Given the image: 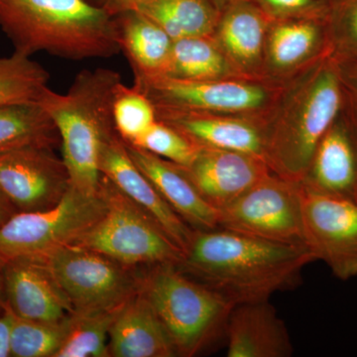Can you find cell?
<instances>
[{
  "instance_id": "1",
  "label": "cell",
  "mask_w": 357,
  "mask_h": 357,
  "mask_svg": "<svg viewBox=\"0 0 357 357\" xmlns=\"http://www.w3.org/2000/svg\"><path fill=\"white\" fill-rule=\"evenodd\" d=\"M317 260L306 244L277 243L223 227L194 230L181 271L232 304L268 301L294 287Z\"/></svg>"
},
{
  "instance_id": "2",
  "label": "cell",
  "mask_w": 357,
  "mask_h": 357,
  "mask_svg": "<svg viewBox=\"0 0 357 357\" xmlns=\"http://www.w3.org/2000/svg\"><path fill=\"white\" fill-rule=\"evenodd\" d=\"M345 100L337 61L331 54L289 79L264 126V158L271 172L300 183Z\"/></svg>"
},
{
  "instance_id": "3",
  "label": "cell",
  "mask_w": 357,
  "mask_h": 357,
  "mask_svg": "<svg viewBox=\"0 0 357 357\" xmlns=\"http://www.w3.org/2000/svg\"><path fill=\"white\" fill-rule=\"evenodd\" d=\"M0 28L14 52H39L67 60L121 53L114 17L89 0H0Z\"/></svg>"
},
{
  "instance_id": "4",
  "label": "cell",
  "mask_w": 357,
  "mask_h": 357,
  "mask_svg": "<svg viewBox=\"0 0 357 357\" xmlns=\"http://www.w3.org/2000/svg\"><path fill=\"white\" fill-rule=\"evenodd\" d=\"M122 83L116 70L98 68L77 73L67 93L45 89L38 103L56 124L70 187L84 194L100 190V152L116 134L115 91Z\"/></svg>"
},
{
  "instance_id": "5",
  "label": "cell",
  "mask_w": 357,
  "mask_h": 357,
  "mask_svg": "<svg viewBox=\"0 0 357 357\" xmlns=\"http://www.w3.org/2000/svg\"><path fill=\"white\" fill-rule=\"evenodd\" d=\"M139 290L158 314L180 356H196L225 337L236 306L174 264L151 266L141 277Z\"/></svg>"
},
{
  "instance_id": "6",
  "label": "cell",
  "mask_w": 357,
  "mask_h": 357,
  "mask_svg": "<svg viewBox=\"0 0 357 357\" xmlns=\"http://www.w3.org/2000/svg\"><path fill=\"white\" fill-rule=\"evenodd\" d=\"M100 190L107 211L73 244L98 251L130 268L182 262V249L146 211L103 176Z\"/></svg>"
},
{
  "instance_id": "7",
  "label": "cell",
  "mask_w": 357,
  "mask_h": 357,
  "mask_svg": "<svg viewBox=\"0 0 357 357\" xmlns=\"http://www.w3.org/2000/svg\"><path fill=\"white\" fill-rule=\"evenodd\" d=\"M286 83L248 77L191 82L159 77L134 79L133 86L156 107L238 115L265 126Z\"/></svg>"
},
{
  "instance_id": "8",
  "label": "cell",
  "mask_w": 357,
  "mask_h": 357,
  "mask_svg": "<svg viewBox=\"0 0 357 357\" xmlns=\"http://www.w3.org/2000/svg\"><path fill=\"white\" fill-rule=\"evenodd\" d=\"M107 211L102 190L84 194L70 187L63 199L44 211L16 213L0 227V257L42 258L70 245Z\"/></svg>"
},
{
  "instance_id": "9",
  "label": "cell",
  "mask_w": 357,
  "mask_h": 357,
  "mask_svg": "<svg viewBox=\"0 0 357 357\" xmlns=\"http://www.w3.org/2000/svg\"><path fill=\"white\" fill-rule=\"evenodd\" d=\"M50 268L75 311L112 309L140 288L141 277L98 251L70 244L39 258Z\"/></svg>"
},
{
  "instance_id": "10",
  "label": "cell",
  "mask_w": 357,
  "mask_h": 357,
  "mask_svg": "<svg viewBox=\"0 0 357 357\" xmlns=\"http://www.w3.org/2000/svg\"><path fill=\"white\" fill-rule=\"evenodd\" d=\"M218 227L277 243L306 244L300 183L268 174L220 210Z\"/></svg>"
},
{
  "instance_id": "11",
  "label": "cell",
  "mask_w": 357,
  "mask_h": 357,
  "mask_svg": "<svg viewBox=\"0 0 357 357\" xmlns=\"http://www.w3.org/2000/svg\"><path fill=\"white\" fill-rule=\"evenodd\" d=\"M300 185L307 245L340 280L357 277V202Z\"/></svg>"
},
{
  "instance_id": "12",
  "label": "cell",
  "mask_w": 357,
  "mask_h": 357,
  "mask_svg": "<svg viewBox=\"0 0 357 357\" xmlns=\"http://www.w3.org/2000/svg\"><path fill=\"white\" fill-rule=\"evenodd\" d=\"M70 187L64 161L54 149L27 148L0 154V192L17 213L50 208Z\"/></svg>"
},
{
  "instance_id": "13",
  "label": "cell",
  "mask_w": 357,
  "mask_h": 357,
  "mask_svg": "<svg viewBox=\"0 0 357 357\" xmlns=\"http://www.w3.org/2000/svg\"><path fill=\"white\" fill-rule=\"evenodd\" d=\"M300 183L314 192L357 202V116L347 100L319 140Z\"/></svg>"
},
{
  "instance_id": "14",
  "label": "cell",
  "mask_w": 357,
  "mask_h": 357,
  "mask_svg": "<svg viewBox=\"0 0 357 357\" xmlns=\"http://www.w3.org/2000/svg\"><path fill=\"white\" fill-rule=\"evenodd\" d=\"M3 279L6 307L18 318L62 321L75 312L50 268L39 258L6 260Z\"/></svg>"
},
{
  "instance_id": "15",
  "label": "cell",
  "mask_w": 357,
  "mask_h": 357,
  "mask_svg": "<svg viewBox=\"0 0 357 357\" xmlns=\"http://www.w3.org/2000/svg\"><path fill=\"white\" fill-rule=\"evenodd\" d=\"M100 171L122 194L154 218L185 253L194 229L178 217L149 178L136 166L128 153L126 143L119 133L112 136L103 145Z\"/></svg>"
},
{
  "instance_id": "16",
  "label": "cell",
  "mask_w": 357,
  "mask_h": 357,
  "mask_svg": "<svg viewBox=\"0 0 357 357\" xmlns=\"http://www.w3.org/2000/svg\"><path fill=\"white\" fill-rule=\"evenodd\" d=\"M180 167L202 197L218 211L271 173L259 157L211 147L199 148L189 166Z\"/></svg>"
},
{
  "instance_id": "17",
  "label": "cell",
  "mask_w": 357,
  "mask_h": 357,
  "mask_svg": "<svg viewBox=\"0 0 357 357\" xmlns=\"http://www.w3.org/2000/svg\"><path fill=\"white\" fill-rule=\"evenodd\" d=\"M331 54L325 17L271 20L265 39L263 75L286 83Z\"/></svg>"
},
{
  "instance_id": "18",
  "label": "cell",
  "mask_w": 357,
  "mask_h": 357,
  "mask_svg": "<svg viewBox=\"0 0 357 357\" xmlns=\"http://www.w3.org/2000/svg\"><path fill=\"white\" fill-rule=\"evenodd\" d=\"M156 112L157 119L178 129L199 146L241 152L265 161L262 121L238 115L168 107H156Z\"/></svg>"
},
{
  "instance_id": "19",
  "label": "cell",
  "mask_w": 357,
  "mask_h": 357,
  "mask_svg": "<svg viewBox=\"0 0 357 357\" xmlns=\"http://www.w3.org/2000/svg\"><path fill=\"white\" fill-rule=\"evenodd\" d=\"M270 22L251 0H236L220 10L211 38L241 77L266 79L263 56Z\"/></svg>"
},
{
  "instance_id": "20",
  "label": "cell",
  "mask_w": 357,
  "mask_h": 357,
  "mask_svg": "<svg viewBox=\"0 0 357 357\" xmlns=\"http://www.w3.org/2000/svg\"><path fill=\"white\" fill-rule=\"evenodd\" d=\"M227 357H289L294 349L283 319L268 301L243 303L230 312Z\"/></svg>"
},
{
  "instance_id": "21",
  "label": "cell",
  "mask_w": 357,
  "mask_h": 357,
  "mask_svg": "<svg viewBox=\"0 0 357 357\" xmlns=\"http://www.w3.org/2000/svg\"><path fill=\"white\" fill-rule=\"evenodd\" d=\"M126 147L136 166L189 227L194 230L220 227V211L202 197L180 166L128 143Z\"/></svg>"
},
{
  "instance_id": "22",
  "label": "cell",
  "mask_w": 357,
  "mask_h": 357,
  "mask_svg": "<svg viewBox=\"0 0 357 357\" xmlns=\"http://www.w3.org/2000/svg\"><path fill=\"white\" fill-rule=\"evenodd\" d=\"M114 357L178 356L170 335L153 307L138 291L121 307L109 331Z\"/></svg>"
},
{
  "instance_id": "23",
  "label": "cell",
  "mask_w": 357,
  "mask_h": 357,
  "mask_svg": "<svg viewBox=\"0 0 357 357\" xmlns=\"http://www.w3.org/2000/svg\"><path fill=\"white\" fill-rule=\"evenodd\" d=\"M114 20L121 50L132 68L134 79L165 76L174 40L139 11H128Z\"/></svg>"
},
{
  "instance_id": "24",
  "label": "cell",
  "mask_w": 357,
  "mask_h": 357,
  "mask_svg": "<svg viewBox=\"0 0 357 357\" xmlns=\"http://www.w3.org/2000/svg\"><path fill=\"white\" fill-rule=\"evenodd\" d=\"M59 145L56 124L38 102L0 105V154Z\"/></svg>"
},
{
  "instance_id": "25",
  "label": "cell",
  "mask_w": 357,
  "mask_h": 357,
  "mask_svg": "<svg viewBox=\"0 0 357 357\" xmlns=\"http://www.w3.org/2000/svg\"><path fill=\"white\" fill-rule=\"evenodd\" d=\"M135 10L153 20L174 41L211 37L220 14L213 0H148Z\"/></svg>"
},
{
  "instance_id": "26",
  "label": "cell",
  "mask_w": 357,
  "mask_h": 357,
  "mask_svg": "<svg viewBox=\"0 0 357 357\" xmlns=\"http://www.w3.org/2000/svg\"><path fill=\"white\" fill-rule=\"evenodd\" d=\"M164 77L191 82L243 77L230 65L211 37L175 40Z\"/></svg>"
},
{
  "instance_id": "27",
  "label": "cell",
  "mask_w": 357,
  "mask_h": 357,
  "mask_svg": "<svg viewBox=\"0 0 357 357\" xmlns=\"http://www.w3.org/2000/svg\"><path fill=\"white\" fill-rule=\"evenodd\" d=\"M123 305L112 309L73 312L64 342L56 357L110 356V328Z\"/></svg>"
},
{
  "instance_id": "28",
  "label": "cell",
  "mask_w": 357,
  "mask_h": 357,
  "mask_svg": "<svg viewBox=\"0 0 357 357\" xmlns=\"http://www.w3.org/2000/svg\"><path fill=\"white\" fill-rule=\"evenodd\" d=\"M50 75L39 63L14 52L0 57V105L38 102Z\"/></svg>"
},
{
  "instance_id": "29",
  "label": "cell",
  "mask_w": 357,
  "mask_h": 357,
  "mask_svg": "<svg viewBox=\"0 0 357 357\" xmlns=\"http://www.w3.org/2000/svg\"><path fill=\"white\" fill-rule=\"evenodd\" d=\"M69 319L43 321L18 318L13 314L10 356L56 357L67 335Z\"/></svg>"
},
{
  "instance_id": "30",
  "label": "cell",
  "mask_w": 357,
  "mask_h": 357,
  "mask_svg": "<svg viewBox=\"0 0 357 357\" xmlns=\"http://www.w3.org/2000/svg\"><path fill=\"white\" fill-rule=\"evenodd\" d=\"M114 121L121 139L132 144L157 121L156 107L144 93L135 86L119 84L114 100Z\"/></svg>"
},
{
  "instance_id": "31",
  "label": "cell",
  "mask_w": 357,
  "mask_h": 357,
  "mask_svg": "<svg viewBox=\"0 0 357 357\" xmlns=\"http://www.w3.org/2000/svg\"><path fill=\"white\" fill-rule=\"evenodd\" d=\"M325 22L331 55L357 59V0H326Z\"/></svg>"
},
{
  "instance_id": "32",
  "label": "cell",
  "mask_w": 357,
  "mask_h": 357,
  "mask_svg": "<svg viewBox=\"0 0 357 357\" xmlns=\"http://www.w3.org/2000/svg\"><path fill=\"white\" fill-rule=\"evenodd\" d=\"M129 145L146 150L182 167L189 166L201 148L178 129L159 119L139 139Z\"/></svg>"
},
{
  "instance_id": "33",
  "label": "cell",
  "mask_w": 357,
  "mask_h": 357,
  "mask_svg": "<svg viewBox=\"0 0 357 357\" xmlns=\"http://www.w3.org/2000/svg\"><path fill=\"white\" fill-rule=\"evenodd\" d=\"M271 20L325 17L326 0H251Z\"/></svg>"
},
{
  "instance_id": "34",
  "label": "cell",
  "mask_w": 357,
  "mask_h": 357,
  "mask_svg": "<svg viewBox=\"0 0 357 357\" xmlns=\"http://www.w3.org/2000/svg\"><path fill=\"white\" fill-rule=\"evenodd\" d=\"M335 59L347 102L357 116V59Z\"/></svg>"
},
{
  "instance_id": "35",
  "label": "cell",
  "mask_w": 357,
  "mask_h": 357,
  "mask_svg": "<svg viewBox=\"0 0 357 357\" xmlns=\"http://www.w3.org/2000/svg\"><path fill=\"white\" fill-rule=\"evenodd\" d=\"M89 1L114 17L119 14L135 10L140 4L144 3L148 0H89Z\"/></svg>"
},
{
  "instance_id": "36",
  "label": "cell",
  "mask_w": 357,
  "mask_h": 357,
  "mask_svg": "<svg viewBox=\"0 0 357 357\" xmlns=\"http://www.w3.org/2000/svg\"><path fill=\"white\" fill-rule=\"evenodd\" d=\"M13 312L6 307L0 314V357L10 356V331L13 325Z\"/></svg>"
},
{
  "instance_id": "37",
  "label": "cell",
  "mask_w": 357,
  "mask_h": 357,
  "mask_svg": "<svg viewBox=\"0 0 357 357\" xmlns=\"http://www.w3.org/2000/svg\"><path fill=\"white\" fill-rule=\"evenodd\" d=\"M17 211L0 192V227L4 225L13 215H15Z\"/></svg>"
},
{
  "instance_id": "38",
  "label": "cell",
  "mask_w": 357,
  "mask_h": 357,
  "mask_svg": "<svg viewBox=\"0 0 357 357\" xmlns=\"http://www.w3.org/2000/svg\"><path fill=\"white\" fill-rule=\"evenodd\" d=\"M4 261L1 257H0V314H3L6 311V295H4V279H3V268Z\"/></svg>"
},
{
  "instance_id": "39",
  "label": "cell",
  "mask_w": 357,
  "mask_h": 357,
  "mask_svg": "<svg viewBox=\"0 0 357 357\" xmlns=\"http://www.w3.org/2000/svg\"><path fill=\"white\" fill-rule=\"evenodd\" d=\"M213 1L215 2V6L220 8V10H222L223 7L229 6V4L236 1V0H213Z\"/></svg>"
}]
</instances>
